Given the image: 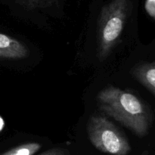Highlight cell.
I'll return each instance as SVG.
<instances>
[{"instance_id":"obj_1","label":"cell","mask_w":155,"mask_h":155,"mask_svg":"<svg viewBox=\"0 0 155 155\" xmlns=\"http://www.w3.org/2000/svg\"><path fill=\"white\" fill-rule=\"evenodd\" d=\"M97 101L100 110L136 136L144 137L149 132L153 120L151 109L134 94L110 86L98 92Z\"/></svg>"},{"instance_id":"obj_2","label":"cell","mask_w":155,"mask_h":155,"mask_svg":"<svg viewBox=\"0 0 155 155\" xmlns=\"http://www.w3.org/2000/svg\"><path fill=\"white\" fill-rule=\"evenodd\" d=\"M130 0H112L101 9L98 19V55L103 61L119 42L130 12Z\"/></svg>"},{"instance_id":"obj_3","label":"cell","mask_w":155,"mask_h":155,"mask_svg":"<svg viewBox=\"0 0 155 155\" xmlns=\"http://www.w3.org/2000/svg\"><path fill=\"white\" fill-rule=\"evenodd\" d=\"M92 145L101 152L111 155H127L131 146L125 135L103 115H93L86 126Z\"/></svg>"},{"instance_id":"obj_4","label":"cell","mask_w":155,"mask_h":155,"mask_svg":"<svg viewBox=\"0 0 155 155\" xmlns=\"http://www.w3.org/2000/svg\"><path fill=\"white\" fill-rule=\"evenodd\" d=\"M29 54V50L20 41L0 33V58L21 59Z\"/></svg>"},{"instance_id":"obj_5","label":"cell","mask_w":155,"mask_h":155,"mask_svg":"<svg viewBox=\"0 0 155 155\" xmlns=\"http://www.w3.org/2000/svg\"><path fill=\"white\" fill-rule=\"evenodd\" d=\"M132 74L155 97V61L136 65L132 70Z\"/></svg>"},{"instance_id":"obj_6","label":"cell","mask_w":155,"mask_h":155,"mask_svg":"<svg viewBox=\"0 0 155 155\" xmlns=\"http://www.w3.org/2000/svg\"><path fill=\"white\" fill-rule=\"evenodd\" d=\"M41 148L42 145L38 142H28L15 147L1 155H34Z\"/></svg>"},{"instance_id":"obj_7","label":"cell","mask_w":155,"mask_h":155,"mask_svg":"<svg viewBox=\"0 0 155 155\" xmlns=\"http://www.w3.org/2000/svg\"><path fill=\"white\" fill-rule=\"evenodd\" d=\"M17 3L27 9H36L47 8L52 5L57 0H15Z\"/></svg>"},{"instance_id":"obj_8","label":"cell","mask_w":155,"mask_h":155,"mask_svg":"<svg viewBox=\"0 0 155 155\" xmlns=\"http://www.w3.org/2000/svg\"><path fill=\"white\" fill-rule=\"evenodd\" d=\"M39 155H71L69 151L64 148H53Z\"/></svg>"},{"instance_id":"obj_9","label":"cell","mask_w":155,"mask_h":155,"mask_svg":"<svg viewBox=\"0 0 155 155\" xmlns=\"http://www.w3.org/2000/svg\"><path fill=\"white\" fill-rule=\"evenodd\" d=\"M3 127H4V121H3V120L0 117V131L2 130Z\"/></svg>"},{"instance_id":"obj_10","label":"cell","mask_w":155,"mask_h":155,"mask_svg":"<svg viewBox=\"0 0 155 155\" xmlns=\"http://www.w3.org/2000/svg\"><path fill=\"white\" fill-rule=\"evenodd\" d=\"M139 155H149V152H148V151H144L142 154Z\"/></svg>"}]
</instances>
